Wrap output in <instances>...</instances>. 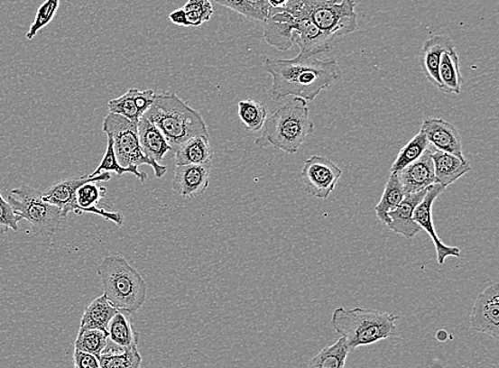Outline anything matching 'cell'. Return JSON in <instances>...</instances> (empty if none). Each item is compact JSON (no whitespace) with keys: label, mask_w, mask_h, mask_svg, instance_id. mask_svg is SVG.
<instances>
[{"label":"cell","mask_w":499,"mask_h":368,"mask_svg":"<svg viewBox=\"0 0 499 368\" xmlns=\"http://www.w3.org/2000/svg\"><path fill=\"white\" fill-rule=\"evenodd\" d=\"M73 357L75 368H100L99 359L91 354L75 349Z\"/></svg>","instance_id":"74e56055"},{"label":"cell","mask_w":499,"mask_h":368,"mask_svg":"<svg viewBox=\"0 0 499 368\" xmlns=\"http://www.w3.org/2000/svg\"><path fill=\"white\" fill-rule=\"evenodd\" d=\"M110 340L118 347L126 348L138 345L139 335L133 328L132 320L118 311L109 324Z\"/></svg>","instance_id":"f546056e"},{"label":"cell","mask_w":499,"mask_h":368,"mask_svg":"<svg viewBox=\"0 0 499 368\" xmlns=\"http://www.w3.org/2000/svg\"><path fill=\"white\" fill-rule=\"evenodd\" d=\"M430 146L423 132H420L417 135H414L398 152L394 163L391 166V173H400L408 165L417 161L418 159L423 156L430 150Z\"/></svg>","instance_id":"f1b7e54d"},{"label":"cell","mask_w":499,"mask_h":368,"mask_svg":"<svg viewBox=\"0 0 499 368\" xmlns=\"http://www.w3.org/2000/svg\"><path fill=\"white\" fill-rule=\"evenodd\" d=\"M263 23V37L267 44L281 51H289L294 45V16L288 11L270 8Z\"/></svg>","instance_id":"2e32d148"},{"label":"cell","mask_w":499,"mask_h":368,"mask_svg":"<svg viewBox=\"0 0 499 368\" xmlns=\"http://www.w3.org/2000/svg\"><path fill=\"white\" fill-rule=\"evenodd\" d=\"M439 77L441 81L442 92L448 94H460L463 78L460 73L459 57L455 47L445 51L439 65Z\"/></svg>","instance_id":"d4e9b609"},{"label":"cell","mask_w":499,"mask_h":368,"mask_svg":"<svg viewBox=\"0 0 499 368\" xmlns=\"http://www.w3.org/2000/svg\"><path fill=\"white\" fill-rule=\"evenodd\" d=\"M169 17H170L171 22L173 23L174 25L182 26V27H189V23H188V19H187L186 11H184L183 8L177 9V10L171 12V14H170Z\"/></svg>","instance_id":"ab89813d"},{"label":"cell","mask_w":499,"mask_h":368,"mask_svg":"<svg viewBox=\"0 0 499 368\" xmlns=\"http://www.w3.org/2000/svg\"><path fill=\"white\" fill-rule=\"evenodd\" d=\"M214 2L222 5V7L236 12L237 14H241L248 20L264 23L263 17L252 8L251 5L246 3V0H214Z\"/></svg>","instance_id":"8d00e7d4"},{"label":"cell","mask_w":499,"mask_h":368,"mask_svg":"<svg viewBox=\"0 0 499 368\" xmlns=\"http://www.w3.org/2000/svg\"><path fill=\"white\" fill-rule=\"evenodd\" d=\"M454 41L445 34L432 35L425 41L420 53V65L421 72L428 81L442 91L441 81L439 77V65L441 61L442 53L445 51L453 49Z\"/></svg>","instance_id":"ac0fdd59"},{"label":"cell","mask_w":499,"mask_h":368,"mask_svg":"<svg viewBox=\"0 0 499 368\" xmlns=\"http://www.w3.org/2000/svg\"><path fill=\"white\" fill-rule=\"evenodd\" d=\"M112 176L108 171L97 177L90 175L73 177L53 184L47 191L42 193V198L46 203L58 207L61 211L63 218H67L69 213L74 212L79 216V207L77 205L76 193L83 184L88 182H106L111 180Z\"/></svg>","instance_id":"8fae6325"},{"label":"cell","mask_w":499,"mask_h":368,"mask_svg":"<svg viewBox=\"0 0 499 368\" xmlns=\"http://www.w3.org/2000/svg\"><path fill=\"white\" fill-rule=\"evenodd\" d=\"M118 311L113 307L105 295L94 299L86 308L81 317L79 331L98 329L108 332L109 324Z\"/></svg>","instance_id":"cb8c5ba5"},{"label":"cell","mask_w":499,"mask_h":368,"mask_svg":"<svg viewBox=\"0 0 499 368\" xmlns=\"http://www.w3.org/2000/svg\"><path fill=\"white\" fill-rule=\"evenodd\" d=\"M212 165H178L171 188L182 198H199L209 187Z\"/></svg>","instance_id":"9a60e30c"},{"label":"cell","mask_w":499,"mask_h":368,"mask_svg":"<svg viewBox=\"0 0 499 368\" xmlns=\"http://www.w3.org/2000/svg\"><path fill=\"white\" fill-rule=\"evenodd\" d=\"M144 116L162 133L174 152L194 136H209L200 113L183 102L175 93H156Z\"/></svg>","instance_id":"3957f363"},{"label":"cell","mask_w":499,"mask_h":368,"mask_svg":"<svg viewBox=\"0 0 499 368\" xmlns=\"http://www.w3.org/2000/svg\"><path fill=\"white\" fill-rule=\"evenodd\" d=\"M109 332L98 329H88L79 332L75 341V349L91 354L99 359L100 354L108 346Z\"/></svg>","instance_id":"d6a6232c"},{"label":"cell","mask_w":499,"mask_h":368,"mask_svg":"<svg viewBox=\"0 0 499 368\" xmlns=\"http://www.w3.org/2000/svg\"><path fill=\"white\" fill-rule=\"evenodd\" d=\"M294 16V44L300 46L299 55L319 58L326 56L331 51L334 41L325 34L312 21L305 15Z\"/></svg>","instance_id":"4fadbf2b"},{"label":"cell","mask_w":499,"mask_h":368,"mask_svg":"<svg viewBox=\"0 0 499 368\" xmlns=\"http://www.w3.org/2000/svg\"><path fill=\"white\" fill-rule=\"evenodd\" d=\"M103 132L110 135L117 161L123 168H138L141 165H150L153 169L156 178H162L168 173V168L152 160L143 152L139 133L138 123L127 120L122 115L109 113L103 124Z\"/></svg>","instance_id":"52a82bcc"},{"label":"cell","mask_w":499,"mask_h":368,"mask_svg":"<svg viewBox=\"0 0 499 368\" xmlns=\"http://www.w3.org/2000/svg\"><path fill=\"white\" fill-rule=\"evenodd\" d=\"M405 196L400 177L397 174L391 173L387 183H385L382 199L375 207L376 216L380 223L385 225L390 224L389 212L394 210L405 198Z\"/></svg>","instance_id":"484cf974"},{"label":"cell","mask_w":499,"mask_h":368,"mask_svg":"<svg viewBox=\"0 0 499 368\" xmlns=\"http://www.w3.org/2000/svg\"><path fill=\"white\" fill-rule=\"evenodd\" d=\"M264 68L273 77L271 97L281 100L293 97L314 100L319 94L341 79L342 72L335 59L297 56L291 60L266 57Z\"/></svg>","instance_id":"6da1fadb"},{"label":"cell","mask_w":499,"mask_h":368,"mask_svg":"<svg viewBox=\"0 0 499 368\" xmlns=\"http://www.w3.org/2000/svg\"><path fill=\"white\" fill-rule=\"evenodd\" d=\"M108 139V144H106V152L100 162L98 168L93 171L91 177H97L100 174L106 173V171H115L118 177H122L124 174L129 173L134 175L141 182H145L148 176L144 171H140L138 168H123L118 163L115 147H113V140L110 135H106Z\"/></svg>","instance_id":"4dcf8cb0"},{"label":"cell","mask_w":499,"mask_h":368,"mask_svg":"<svg viewBox=\"0 0 499 368\" xmlns=\"http://www.w3.org/2000/svg\"><path fill=\"white\" fill-rule=\"evenodd\" d=\"M22 221V217L12 209L8 201L3 198L2 191H0V234H7L10 229L17 233L19 224Z\"/></svg>","instance_id":"d590c367"},{"label":"cell","mask_w":499,"mask_h":368,"mask_svg":"<svg viewBox=\"0 0 499 368\" xmlns=\"http://www.w3.org/2000/svg\"><path fill=\"white\" fill-rule=\"evenodd\" d=\"M271 8L282 9L287 5L288 0H267Z\"/></svg>","instance_id":"60d3db41"},{"label":"cell","mask_w":499,"mask_h":368,"mask_svg":"<svg viewBox=\"0 0 499 368\" xmlns=\"http://www.w3.org/2000/svg\"><path fill=\"white\" fill-rule=\"evenodd\" d=\"M138 133L143 152L154 161H162L166 153L173 151L160 130L143 115L138 123Z\"/></svg>","instance_id":"603a6c76"},{"label":"cell","mask_w":499,"mask_h":368,"mask_svg":"<svg viewBox=\"0 0 499 368\" xmlns=\"http://www.w3.org/2000/svg\"><path fill=\"white\" fill-rule=\"evenodd\" d=\"M427 189L418 193L408 194L402 203L394 210L389 212L390 224L387 227L397 235L405 236L406 239H412L421 230L419 225L413 221L415 209L424 199Z\"/></svg>","instance_id":"d6986e66"},{"label":"cell","mask_w":499,"mask_h":368,"mask_svg":"<svg viewBox=\"0 0 499 368\" xmlns=\"http://www.w3.org/2000/svg\"><path fill=\"white\" fill-rule=\"evenodd\" d=\"M314 132L307 100L294 97L266 118L263 133L255 139L260 148H276L295 154Z\"/></svg>","instance_id":"7a4b0ae2"},{"label":"cell","mask_w":499,"mask_h":368,"mask_svg":"<svg viewBox=\"0 0 499 368\" xmlns=\"http://www.w3.org/2000/svg\"><path fill=\"white\" fill-rule=\"evenodd\" d=\"M8 203L23 221L32 225L35 235L50 236L57 233L63 221L62 213L57 207L42 198V193L29 186L12 189Z\"/></svg>","instance_id":"ba28073f"},{"label":"cell","mask_w":499,"mask_h":368,"mask_svg":"<svg viewBox=\"0 0 499 368\" xmlns=\"http://www.w3.org/2000/svg\"><path fill=\"white\" fill-rule=\"evenodd\" d=\"M154 97L156 93L152 90L140 91L138 88H130L123 97L110 100L109 110L110 113L122 115L129 121L139 123L141 117L151 108Z\"/></svg>","instance_id":"ffe728a7"},{"label":"cell","mask_w":499,"mask_h":368,"mask_svg":"<svg viewBox=\"0 0 499 368\" xmlns=\"http://www.w3.org/2000/svg\"><path fill=\"white\" fill-rule=\"evenodd\" d=\"M352 353L343 337L326 346L314 357L307 368H344L347 365L348 354Z\"/></svg>","instance_id":"4316f807"},{"label":"cell","mask_w":499,"mask_h":368,"mask_svg":"<svg viewBox=\"0 0 499 368\" xmlns=\"http://www.w3.org/2000/svg\"><path fill=\"white\" fill-rule=\"evenodd\" d=\"M444 191L445 188L439 186V184H433V186L428 188L424 199L420 201L413 215V221L419 225L420 229L426 231L433 244H435L438 263L441 265L449 257H461V251L458 247L444 244L437 235L435 225H433L432 207L439 196Z\"/></svg>","instance_id":"30bf717a"},{"label":"cell","mask_w":499,"mask_h":368,"mask_svg":"<svg viewBox=\"0 0 499 368\" xmlns=\"http://www.w3.org/2000/svg\"><path fill=\"white\" fill-rule=\"evenodd\" d=\"M60 2L61 0H46L40 5L35 19L26 33L27 40H33L42 29L50 25L60 7Z\"/></svg>","instance_id":"836d02e7"},{"label":"cell","mask_w":499,"mask_h":368,"mask_svg":"<svg viewBox=\"0 0 499 368\" xmlns=\"http://www.w3.org/2000/svg\"><path fill=\"white\" fill-rule=\"evenodd\" d=\"M405 194H413L437 184L431 159V146L423 156L397 173Z\"/></svg>","instance_id":"e0dca14e"},{"label":"cell","mask_w":499,"mask_h":368,"mask_svg":"<svg viewBox=\"0 0 499 368\" xmlns=\"http://www.w3.org/2000/svg\"><path fill=\"white\" fill-rule=\"evenodd\" d=\"M237 113L248 132L257 133L263 128L267 118V109L263 104L253 99L242 100Z\"/></svg>","instance_id":"1f68e13d"},{"label":"cell","mask_w":499,"mask_h":368,"mask_svg":"<svg viewBox=\"0 0 499 368\" xmlns=\"http://www.w3.org/2000/svg\"><path fill=\"white\" fill-rule=\"evenodd\" d=\"M431 159L437 184L445 189L472 170L466 159H460L454 154L441 151L431 152Z\"/></svg>","instance_id":"44dd1931"},{"label":"cell","mask_w":499,"mask_h":368,"mask_svg":"<svg viewBox=\"0 0 499 368\" xmlns=\"http://www.w3.org/2000/svg\"><path fill=\"white\" fill-rule=\"evenodd\" d=\"M246 3L251 5L258 14L263 17L264 22L270 14V5L267 0H246Z\"/></svg>","instance_id":"f35d334b"},{"label":"cell","mask_w":499,"mask_h":368,"mask_svg":"<svg viewBox=\"0 0 499 368\" xmlns=\"http://www.w3.org/2000/svg\"><path fill=\"white\" fill-rule=\"evenodd\" d=\"M142 357L138 345L104 350L99 357L100 368H140Z\"/></svg>","instance_id":"83f0119b"},{"label":"cell","mask_w":499,"mask_h":368,"mask_svg":"<svg viewBox=\"0 0 499 368\" xmlns=\"http://www.w3.org/2000/svg\"><path fill=\"white\" fill-rule=\"evenodd\" d=\"M283 9L305 15L332 40L358 31L355 0H288Z\"/></svg>","instance_id":"8992f818"},{"label":"cell","mask_w":499,"mask_h":368,"mask_svg":"<svg viewBox=\"0 0 499 368\" xmlns=\"http://www.w3.org/2000/svg\"><path fill=\"white\" fill-rule=\"evenodd\" d=\"M189 27H199L211 20L214 14L210 0H189L184 5Z\"/></svg>","instance_id":"e575fe53"},{"label":"cell","mask_w":499,"mask_h":368,"mask_svg":"<svg viewBox=\"0 0 499 368\" xmlns=\"http://www.w3.org/2000/svg\"><path fill=\"white\" fill-rule=\"evenodd\" d=\"M420 132L425 133L428 142L435 146L437 151L466 159L463 156L460 133L454 124L445 122L442 118L428 117L421 124Z\"/></svg>","instance_id":"5bb4252c"},{"label":"cell","mask_w":499,"mask_h":368,"mask_svg":"<svg viewBox=\"0 0 499 368\" xmlns=\"http://www.w3.org/2000/svg\"><path fill=\"white\" fill-rule=\"evenodd\" d=\"M342 170L330 159L312 156L306 160L301 170L305 191L319 199H327L334 192Z\"/></svg>","instance_id":"9c48e42d"},{"label":"cell","mask_w":499,"mask_h":368,"mask_svg":"<svg viewBox=\"0 0 499 368\" xmlns=\"http://www.w3.org/2000/svg\"><path fill=\"white\" fill-rule=\"evenodd\" d=\"M471 328L498 340L499 284L494 283L480 293L473 307Z\"/></svg>","instance_id":"7c38bea8"},{"label":"cell","mask_w":499,"mask_h":368,"mask_svg":"<svg viewBox=\"0 0 499 368\" xmlns=\"http://www.w3.org/2000/svg\"><path fill=\"white\" fill-rule=\"evenodd\" d=\"M397 320L398 317L389 312L340 307L332 314L331 326L353 352L356 348L398 336Z\"/></svg>","instance_id":"277c9868"},{"label":"cell","mask_w":499,"mask_h":368,"mask_svg":"<svg viewBox=\"0 0 499 368\" xmlns=\"http://www.w3.org/2000/svg\"><path fill=\"white\" fill-rule=\"evenodd\" d=\"M214 152L209 136L198 135L184 142L175 152L178 165H212Z\"/></svg>","instance_id":"7402d4cb"},{"label":"cell","mask_w":499,"mask_h":368,"mask_svg":"<svg viewBox=\"0 0 499 368\" xmlns=\"http://www.w3.org/2000/svg\"><path fill=\"white\" fill-rule=\"evenodd\" d=\"M104 295L117 311L135 313L146 300L147 284L142 275L121 256L106 257L97 267Z\"/></svg>","instance_id":"5b68a950"}]
</instances>
